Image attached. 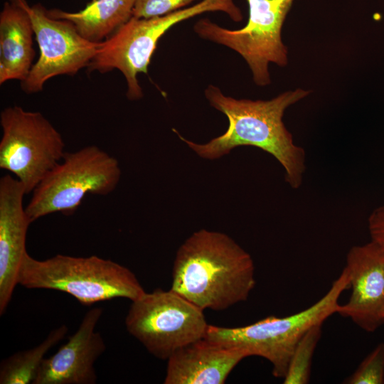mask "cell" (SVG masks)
I'll return each instance as SVG.
<instances>
[{
	"mask_svg": "<svg viewBox=\"0 0 384 384\" xmlns=\"http://www.w3.org/2000/svg\"><path fill=\"white\" fill-rule=\"evenodd\" d=\"M33 23L20 0H9L0 13V85L23 82L36 55Z\"/></svg>",
	"mask_w": 384,
	"mask_h": 384,
	"instance_id": "14",
	"label": "cell"
},
{
	"mask_svg": "<svg viewBox=\"0 0 384 384\" xmlns=\"http://www.w3.org/2000/svg\"><path fill=\"white\" fill-rule=\"evenodd\" d=\"M120 177L117 159L95 145L65 152L33 191L26 213L31 223L55 213L72 215L87 194L112 193Z\"/></svg>",
	"mask_w": 384,
	"mask_h": 384,
	"instance_id": "5",
	"label": "cell"
},
{
	"mask_svg": "<svg viewBox=\"0 0 384 384\" xmlns=\"http://www.w3.org/2000/svg\"><path fill=\"white\" fill-rule=\"evenodd\" d=\"M310 94L297 88L280 93L268 100L235 99L225 95L218 87L210 85L205 96L210 105L228 119L226 132L205 144H197L178 137L198 156L216 159L240 146H252L273 156L283 166L285 181L294 189L302 183L305 171V151L294 143L286 128L285 110Z\"/></svg>",
	"mask_w": 384,
	"mask_h": 384,
	"instance_id": "1",
	"label": "cell"
},
{
	"mask_svg": "<svg viewBox=\"0 0 384 384\" xmlns=\"http://www.w3.org/2000/svg\"><path fill=\"white\" fill-rule=\"evenodd\" d=\"M244 349L201 338L176 351L169 358L164 384H223L244 358Z\"/></svg>",
	"mask_w": 384,
	"mask_h": 384,
	"instance_id": "13",
	"label": "cell"
},
{
	"mask_svg": "<svg viewBox=\"0 0 384 384\" xmlns=\"http://www.w3.org/2000/svg\"><path fill=\"white\" fill-rule=\"evenodd\" d=\"M371 240L384 249V205L375 208L368 219Z\"/></svg>",
	"mask_w": 384,
	"mask_h": 384,
	"instance_id": "20",
	"label": "cell"
},
{
	"mask_svg": "<svg viewBox=\"0 0 384 384\" xmlns=\"http://www.w3.org/2000/svg\"><path fill=\"white\" fill-rule=\"evenodd\" d=\"M249 18L241 28L230 30L208 18L193 26L201 38L225 46L240 54L249 66L258 86L271 83L269 65L285 67L288 50L282 40V29L294 0H247Z\"/></svg>",
	"mask_w": 384,
	"mask_h": 384,
	"instance_id": "6",
	"label": "cell"
},
{
	"mask_svg": "<svg viewBox=\"0 0 384 384\" xmlns=\"http://www.w3.org/2000/svg\"><path fill=\"white\" fill-rule=\"evenodd\" d=\"M68 330L67 326L63 324L53 329L38 346L3 359L0 363V383H33L45 355L64 338Z\"/></svg>",
	"mask_w": 384,
	"mask_h": 384,
	"instance_id": "16",
	"label": "cell"
},
{
	"mask_svg": "<svg viewBox=\"0 0 384 384\" xmlns=\"http://www.w3.org/2000/svg\"><path fill=\"white\" fill-rule=\"evenodd\" d=\"M18 284L28 289L60 291L84 305L114 298L134 301L146 292L129 269L110 260L56 255L44 260L27 252Z\"/></svg>",
	"mask_w": 384,
	"mask_h": 384,
	"instance_id": "4",
	"label": "cell"
},
{
	"mask_svg": "<svg viewBox=\"0 0 384 384\" xmlns=\"http://www.w3.org/2000/svg\"><path fill=\"white\" fill-rule=\"evenodd\" d=\"M350 288L349 275L343 268L328 292L311 306L284 317L268 316L240 327L208 325L204 338L223 346L245 350L272 366L275 378H283L299 341L312 326L338 312L341 294Z\"/></svg>",
	"mask_w": 384,
	"mask_h": 384,
	"instance_id": "3",
	"label": "cell"
},
{
	"mask_svg": "<svg viewBox=\"0 0 384 384\" xmlns=\"http://www.w3.org/2000/svg\"><path fill=\"white\" fill-rule=\"evenodd\" d=\"M347 384L384 383V343H379L343 382Z\"/></svg>",
	"mask_w": 384,
	"mask_h": 384,
	"instance_id": "18",
	"label": "cell"
},
{
	"mask_svg": "<svg viewBox=\"0 0 384 384\" xmlns=\"http://www.w3.org/2000/svg\"><path fill=\"white\" fill-rule=\"evenodd\" d=\"M196 0H136L133 16L149 18L161 16L184 9Z\"/></svg>",
	"mask_w": 384,
	"mask_h": 384,
	"instance_id": "19",
	"label": "cell"
},
{
	"mask_svg": "<svg viewBox=\"0 0 384 384\" xmlns=\"http://www.w3.org/2000/svg\"><path fill=\"white\" fill-rule=\"evenodd\" d=\"M23 184L10 174L0 179V314H4L16 286L31 223L23 206Z\"/></svg>",
	"mask_w": 384,
	"mask_h": 384,
	"instance_id": "12",
	"label": "cell"
},
{
	"mask_svg": "<svg viewBox=\"0 0 384 384\" xmlns=\"http://www.w3.org/2000/svg\"><path fill=\"white\" fill-rule=\"evenodd\" d=\"M136 0H92L77 12L48 9V15L70 21L78 33L93 43H102L132 16Z\"/></svg>",
	"mask_w": 384,
	"mask_h": 384,
	"instance_id": "15",
	"label": "cell"
},
{
	"mask_svg": "<svg viewBox=\"0 0 384 384\" xmlns=\"http://www.w3.org/2000/svg\"><path fill=\"white\" fill-rule=\"evenodd\" d=\"M102 314L101 308L90 309L67 342L43 359L32 384H95L94 366L106 349L100 333L95 331Z\"/></svg>",
	"mask_w": 384,
	"mask_h": 384,
	"instance_id": "11",
	"label": "cell"
},
{
	"mask_svg": "<svg viewBox=\"0 0 384 384\" xmlns=\"http://www.w3.org/2000/svg\"><path fill=\"white\" fill-rule=\"evenodd\" d=\"M20 1L30 16L40 51L38 60L21 82L24 92H39L50 78L73 76L87 67L101 43L84 38L70 21L50 17L41 4L30 6L26 0Z\"/></svg>",
	"mask_w": 384,
	"mask_h": 384,
	"instance_id": "9",
	"label": "cell"
},
{
	"mask_svg": "<svg viewBox=\"0 0 384 384\" xmlns=\"http://www.w3.org/2000/svg\"><path fill=\"white\" fill-rule=\"evenodd\" d=\"M255 284L250 255L225 233L201 229L177 250L171 289L202 310L245 302Z\"/></svg>",
	"mask_w": 384,
	"mask_h": 384,
	"instance_id": "2",
	"label": "cell"
},
{
	"mask_svg": "<svg viewBox=\"0 0 384 384\" xmlns=\"http://www.w3.org/2000/svg\"><path fill=\"white\" fill-rule=\"evenodd\" d=\"M208 325L203 310L171 289L145 292L132 301L125 318L127 331L161 360L203 338Z\"/></svg>",
	"mask_w": 384,
	"mask_h": 384,
	"instance_id": "7",
	"label": "cell"
},
{
	"mask_svg": "<svg viewBox=\"0 0 384 384\" xmlns=\"http://www.w3.org/2000/svg\"><path fill=\"white\" fill-rule=\"evenodd\" d=\"M351 294L337 314L367 332L384 324V249L374 241L353 246L346 255Z\"/></svg>",
	"mask_w": 384,
	"mask_h": 384,
	"instance_id": "10",
	"label": "cell"
},
{
	"mask_svg": "<svg viewBox=\"0 0 384 384\" xmlns=\"http://www.w3.org/2000/svg\"><path fill=\"white\" fill-rule=\"evenodd\" d=\"M0 168L13 174L26 194L32 193L63 159L60 133L43 114L14 105L0 114Z\"/></svg>",
	"mask_w": 384,
	"mask_h": 384,
	"instance_id": "8",
	"label": "cell"
},
{
	"mask_svg": "<svg viewBox=\"0 0 384 384\" xmlns=\"http://www.w3.org/2000/svg\"><path fill=\"white\" fill-rule=\"evenodd\" d=\"M322 324L309 329L299 341L291 358L287 373L283 378L284 384L308 383L311 375L313 355L321 338Z\"/></svg>",
	"mask_w": 384,
	"mask_h": 384,
	"instance_id": "17",
	"label": "cell"
}]
</instances>
